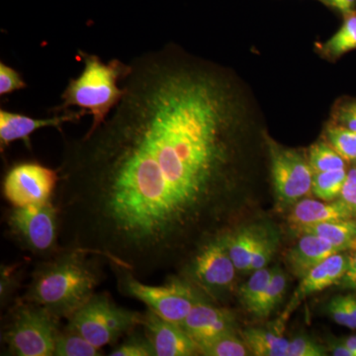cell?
Returning a JSON list of instances; mask_svg holds the SVG:
<instances>
[{"instance_id": "cell-1", "label": "cell", "mask_w": 356, "mask_h": 356, "mask_svg": "<svg viewBox=\"0 0 356 356\" xmlns=\"http://www.w3.org/2000/svg\"><path fill=\"white\" fill-rule=\"evenodd\" d=\"M129 64L106 120L65 140L54 202L62 248L147 276L214 219L264 113L235 70L179 44Z\"/></svg>"}, {"instance_id": "cell-2", "label": "cell", "mask_w": 356, "mask_h": 356, "mask_svg": "<svg viewBox=\"0 0 356 356\" xmlns=\"http://www.w3.org/2000/svg\"><path fill=\"white\" fill-rule=\"evenodd\" d=\"M93 254L65 248L37 267L23 300L38 304L58 318H70L95 294L100 282Z\"/></svg>"}, {"instance_id": "cell-3", "label": "cell", "mask_w": 356, "mask_h": 356, "mask_svg": "<svg viewBox=\"0 0 356 356\" xmlns=\"http://www.w3.org/2000/svg\"><path fill=\"white\" fill-rule=\"evenodd\" d=\"M83 70L76 79H70L62 93V104L56 107V113L76 106L92 116V123L88 132H92L106 120L107 117L121 102L124 95L123 81L130 72V64L118 58L104 63L93 54L79 51Z\"/></svg>"}, {"instance_id": "cell-4", "label": "cell", "mask_w": 356, "mask_h": 356, "mask_svg": "<svg viewBox=\"0 0 356 356\" xmlns=\"http://www.w3.org/2000/svg\"><path fill=\"white\" fill-rule=\"evenodd\" d=\"M60 320L44 307L21 300L2 332L9 355L54 356Z\"/></svg>"}, {"instance_id": "cell-5", "label": "cell", "mask_w": 356, "mask_h": 356, "mask_svg": "<svg viewBox=\"0 0 356 356\" xmlns=\"http://www.w3.org/2000/svg\"><path fill=\"white\" fill-rule=\"evenodd\" d=\"M119 289L124 294L143 302L149 310L168 322L181 325L200 295L187 281L172 278L165 284H145L125 267L112 264Z\"/></svg>"}, {"instance_id": "cell-6", "label": "cell", "mask_w": 356, "mask_h": 356, "mask_svg": "<svg viewBox=\"0 0 356 356\" xmlns=\"http://www.w3.org/2000/svg\"><path fill=\"white\" fill-rule=\"evenodd\" d=\"M142 315L122 308L108 294H95L69 320L67 329L79 332L89 343L102 348L140 325Z\"/></svg>"}, {"instance_id": "cell-7", "label": "cell", "mask_w": 356, "mask_h": 356, "mask_svg": "<svg viewBox=\"0 0 356 356\" xmlns=\"http://www.w3.org/2000/svg\"><path fill=\"white\" fill-rule=\"evenodd\" d=\"M274 193L282 207H293L312 192L314 172L304 152L278 144L266 135Z\"/></svg>"}, {"instance_id": "cell-8", "label": "cell", "mask_w": 356, "mask_h": 356, "mask_svg": "<svg viewBox=\"0 0 356 356\" xmlns=\"http://www.w3.org/2000/svg\"><path fill=\"white\" fill-rule=\"evenodd\" d=\"M7 224L21 247L33 254L51 257L58 252L60 217L54 199L39 205L14 207Z\"/></svg>"}, {"instance_id": "cell-9", "label": "cell", "mask_w": 356, "mask_h": 356, "mask_svg": "<svg viewBox=\"0 0 356 356\" xmlns=\"http://www.w3.org/2000/svg\"><path fill=\"white\" fill-rule=\"evenodd\" d=\"M58 180V170L35 161L17 163L4 177V197L17 208L49 202L55 196Z\"/></svg>"}, {"instance_id": "cell-10", "label": "cell", "mask_w": 356, "mask_h": 356, "mask_svg": "<svg viewBox=\"0 0 356 356\" xmlns=\"http://www.w3.org/2000/svg\"><path fill=\"white\" fill-rule=\"evenodd\" d=\"M236 271L224 234H218L202 243L196 250L191 264L192 280L211 296H220L228 292Z\"/></svg>"}, {"instance_id": "cell-11", "label": "cell", "mask_w": 356, "mask_h": 356, "mask_svg": "<svg viewBox=\"0 0 356 356\" xmlns=\"http://www.w3.org/2000/svg\"><path fill=\"white\" fill-rule=\"evenodd\" d=\"M140 325L153 346L156 356L199 355L198 344L180 325L168 322L149 310L142 315Z\"/></svg>"}, {"instance_id": "cell-12", "label": "cell", "mask_w": 356, "mask_h": 356, "mask_svg": "<svg viewBox=\"0 0 356 356\" xmlns=\"http://www.w3.org/2000/svg\"><path fill=\"white\" fill-rule=\"evenodd\" d=\"M348 264V254L341 252L327 257L325 261L313 267L304 277L301 278L298 287L293 293L291 299L288 302L286 308L278 320L277 325L283 327L293 312L312 294L323 291L332 285L339 284L343 274L346 273Z\"/></svg>"}, {"instance_id": "cell-13", "label": "cell", "mask_w": 356, "mask_h": 356, "mask_svg": "<svg viewBox=\"0 0 356 356\" xmlns=\"http://www.w3.org/2000/svg\"><path fill=\"white\" fill-rule=\"evenodd\" d=\"M86 112L79 109V111L67 110L62 113H56L50 118H32L26 115L0 110V147L1 152L11 143L23 140L27 147H31L30 136L40 129L55 127L58 130L63 125L70 122L81 120Z\"/></svg>"}, {"instance_id": "cell-14", "label": "cell", "mask_w": 356, "mask_h": 356, "mask_svg": "<svg viewBox=\"0 0 356 356\" xmlns=\"http://www.w3.org/2000/svg\"><path fill=\"white\" fill-rule=\"evenodd\" d=\"M181 327L198 344L225 332L235 331L236 318L231 311L211 305L200 297Z\"/></svg>"}, {"instance_id": "cell-15", "label": "cell", "mask_w": 356, "mask_h": 356, "mask_svg": "<svg viewBox=\"0 0 356 356\" xmlns=\"http://www.w3.org/2000/svg\"><path fill=\"white\" fill-rule=\"evenodd\" d=\"M341 252L348 250L320 236L303 234L298 243L288 250L286 261L291 273L301 280L313 267Z\"/></svg>"}, {"instance_id": "cell-16", "label": "cell", "mask_w": 356, "mask_h": 356, "mask_svg": "<svg viewBox=\"0 0 356 356\" xmlns=\"http://www.w3.org/2000/svg\"><path fill=\"white\" fill-rule=\"evenodd\" d=\"M346 219H356V215L350 206L339 198L334 201L303 198L293 206L289 215V222L296 229Z\"/></svg>"}, {"instance_id": "cell-17", "label": "cell", "mask_w": 356, "mask_h": 356, "mask_svg": "<svg viewBox=\"0 0 356 356\" xmlns=\"http://www.w3.org/2000/svg\"><path fill=\"white\" fill-rule=\"evenodd\" d=\"M281 329L278 325L274 330L250 327L242 332V339L252 355L286 356L289 341Z\"/></svg>"}, {"instance_id": "cell-18", "label": "cell", "mask_w": 356, "mask_h": 356, "mask_svg": "<svg viewBox=\"0 0 356 356\" xmlns=\"http://www.w3.org/2000/svg\"><path fill=\"white\" fill-rule=\"evenodd\" d=\"M261 231L259 227H248L224 234L229 257L238 271H250L252 257Z\"/></svg>"}, {"instance_id": "cell-19", "label": "cell", "mask_w": 356, "mask_h": 356, "mask_svg": "<svg viewBox=\"0 0 356 356\" xmlns=\"http://www.w3.org/2000/svg\"><path fill=\"white\" fill-rule=\"evenodd\" d=\"M356 50V13L343 16V23L336 33L324 43L317 44L316 51L321 58L334 63L346 54Z\"/></svg>"}, {"instance_id": "cell-20", "label": "cell", "mask_w": 356, "mask_h": 356, "mask_svg": "<svg viewBox=\"0 0 356 356\" xmlns=\"http://www.w3.org/2000/svg\"><path fill=\"white\" fill-rule=\"evenodd\" d=\"M300 234H311L334 245L350 250L356 240V219L337 220L297 229Z\"/></svg>"}, {"instance_id": "cell-21", "label": "cell", "mask_w": 356, "mask_h": 356, "mask_svg": "<svg viewBox=\"0 0 356 356\" xmlns=\"http://www.w3.org/2000/svg\"><path fill=\"white\" fill-rule=\"evenodd\" d=\"M199 353L206 356H245L250 355L243 339L236 336L235 331L198 343Z\"/></svg>"}, {"instance_id": "cell-22", "label": "cell", "mask_w": 356, "mask_h": 356, "mask_svg": "<svg viewBox=\"0 0 356 356\" xmlns=\"http://www.w3.org/2000/svg\"><path fill=\"white\" fill-rule=\"evenodd\" d=\"M348 168L314 172L312 193L323 201H334L341 196Z\"/></svg>"}, {"instance_id": "cell-23", "label": "cell", "mask_w": 356, "mask_h": 356, "mask_svg": "<svg viewBox=\"0 0 356 356\" xmlns=\"http://www.w3.org/2000/svg\"><path fill=\"white\" fill-rule=\"evenodd\" d=\"M287 277L285 273L280 268L275 267L273 268V276H271L270 282L266 287V291L259 299V303L252 310V315L259 318L268 317L274 309L276 308L284 297L286 292Z\"/></svg>"}, {"instance_id": "cell-24", "label": "cell", "mask_w": 356, "mask_h": 356, "mask_svg": "<svg viewBox=\"0 0 356 356\" xmlns=\"http://www.w3.org/2000/svg\"><path fill=\"white\" fill-rule=\"evenodd\" d=\"M323 139L346 159L356 163V132L327 121L323 131Z\"/></svg>"}, {"instance_id": "cell-25", "label": "cell", "mask_w": 356, "mask_h": 356, "mask_svg": "<svg viewBox=\"0 0 356 356\" xmlns=\"http://www.w3.org/2000/svg\"><path fill=\"white\" fill-rule=\"evenodd\" d=\"M102 348L93 346L79 332L65 329L60 332L54 356H102Z\"/></svg>"}, {"instance_id": "cell-26", "label": "cell", "mask_w": 356, "mask_h": 356, "mask_svg": "<svg viewBox=\"0 0 356 356\" xmlns=\"http://www.w3.org/2000/svg\"><path fill=\"white\" fill-rule=\"evenodd\" d=\"M307 156L314 172L341 170L348 166V161L324 139L312 145L309 147Z\"/></svg>"}, {"instance_id": "cell-27", "label": "cell", "mask_w": 356, "mask_h": 356, "mask_svg": "<svg viewBox=\"0 0 356 356\" xmlns=\"http://www.w3.org/2000/svg\"><path fill=\"white\" fill-rule=\"evenodd\" d=\"M254 274L250 276V280L240 288L238 297H240L241 303L247 309V311L252 313L254 307L259 303L266 287L270 282L271 276H273V268L257 269L252 271Z\"/></svg>"}, {"instance_id": "cell-28", "label": "cell", "mask_w": 356, "mask_h": 356, "mask_svg": "<svg viewBox=\"0 0 356 356\" xmlns=\"http://www.w3.org/2000/svg\"><path fill=\"white\" fill-rule=\"evenodd\" d=\"M330 121L356 132V97L337 98L330 112Z\"/></svg>"}, {"instance_id": "cell-29", "label": "cell", "mask_w": 356, "mask_h": 356, "mask_svg": "<svg viewBox=\"0 0 356 356\" xmlns=\"http://www.w3.org/2000/svg\"><path fill=\"white\" fill-rule=\"evenodd\" d=\"M110 356H154L153 346L149 343L146 334H132L123 341L120 346H116L109 353Z\"/></svg>"}, {"instance_id": "cell-30", "label": "cell", "mask_w": 356, "mask_h": 356, "mask_svg": "<svg viewBox=\"0 0 356 356\" xmlns=\"http://www.w3.org/2000/svg\"><path fill=\"white\" fill-rule=\"evenodd\" d=\"M276 243L277 242H276L273 234L268 233L266 229H262L257 247H255L254 257H252L250 271L264 268L268 266L273 259L274 252H275Z\"/></svg>"}, {"instance_id": "cell-31", "label": "cell", "mask_w": 356, "mask_h": 356, "mask_svg": "<svg viewBox=\"0 0 356 356\" xmlns=\"http://www.w3.org/2000/svg\"><path fill=\"white\" fill-rule=\"evenodd\" d=\"M327 350L308 337L298 336L289 341L286 356H325Z\"/></svg>"}, {"instance_id": "cell-32", "label": "cell", "mask_w": 356, "mask_h": 356, "mask_svg": "<svg viewBox=\"0 0 356 356\" xmlns=\"http://www.w3.org/2000/svg\"><path fill=\"white\" fill-rule=\"evenodd\" d=\"M26 88L27 83L19 72L3 62L0 63V95H10L14 91L22 90Z\"/></svg>"}, {"instance_id": "cell-33", "label": "cell", "mask_w": 356, "mask_h": 356, "mask_svg": "<svg viewBox=\"0 0 356 356\" xmlns=\"http://www.w3.org/2000/svg\"><path fill=\"white\" fill-rule=\"evenodd\" d=\"M327 313L337 324L356 330V322L351 315L348 306L344 303L343 295L334 297L329 302L327 306Z\"/></svg>"}, {"instance_id": "cell-34", "label": "cell", "mask_w": 356, "mask_h": 356, "mask_svg": "<svg viewBox=\"0 0 356 356\" xmlns=\"http://www.w3.org/2000/svg\"><path fill=\"white\" fill-rule=\"evenodd\" d=\"M339 199L348 204L356 215V165L348 170Z\"/></svg>"}, {"instance_id": "cell-35", "label": "cell", "mask_w": 356, "mask_h": 356, "mask_svg": "<svg viewBox=\"0 0 356 356\" xmlns=\"http://www.w3.org/2000/svg\"><path fill=\"white\" fill-rule=\"evenodd\" d=\"M348 252V268L337 285L341 289L356 290V240Z\"/></svg>"}, {"instance_id": "cell-36", "label": "cell", "mask_w": 356, "mask_h": 356, "mask_svg": "<svg viewBox=\"0 0 356 356\" xmlns=\"http://www.w3.org/2000/svg\"><path fill=\"white\" fill-rule=\"evenodd\" d=\"M14 282H15V277H14L13 268L2 266L1 282H0V296L2 302L8 298L9 295L13 292Z\"/></svg>"}, {"instance_id": "cell-37", "label": "cell", "mask_w": 356, "mask_h": 356, "mask_svg": "<svg viewBox=\"0 0 356 356\" xmlns=\"http://www.w3.org/2000/svg\"><path fill=\"white\" fill-rule=\"evenodd\" d=\"M325 6L334 9L341 16L346 14L356 13V0H318Z\"/></svg>"}, {"instance_id": "cell-38", "label": "cell", "mask_w": 356, "mask_h": 356, "mask_svg": "<svg viewBox=\"0 0 356 356\" xmlns=\"http://www.w3.org/2000/svg\"><path fill=\"white\" fill-rule=\"evenodd\" d=\"M331 353L334 356H353L351 351L344 346L341 341L332 344Z\"/></svg>"}, {"instance_id": "cell-39", "label": "cell", "mask_w": 356, "mask_h": 356, "mask_svg": "<svg viewBox=\"0 0 356 356\" xmlns=\"http://www.w3.org/2000/svg\"><path fill=\"white\" fill-rule=\"evenodd\" d=\"M344 303L348 306L351 315L356 322V295L348 294L343 296Z\"/></svg>"}, {"instance_id": "cell-40", "label": "cell", "mask_w": 356, "mask_h": 356, "mask_svg": "<svg viewBox=\"0 0 356 356\" xmlns=\"http://www.w3.org/2000/svg\"><path fill=\"white\" fill-rule=\"evenodd\" d=\"M341 341L351 351L353 356H356V336L346 337V339H343Z\"/></svg>"}]
</instances>
